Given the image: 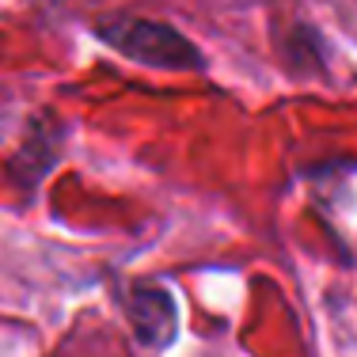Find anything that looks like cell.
Masks as SVG:
<instances>
[{
  "mask_svg": "<svg viewBox=\"0 0 357 357\" xmlns=\"http://www.w3.org/2000/svg\"><path fill=\"white\" fill-rule=\"evenodd\" d=\"M96 35L114 46L118 54L133 57L141 65H156V69H206L198 46L175 27L156 20H133V15H107L96 23Z\"/></svg>",
  "mask_w": 357,
  "mask_h": 357,
  "instance_id": "cell-1",
  "label": "cell"
},
{
  "mask_svg": "<svg viewBox=\"0 0 357 357\" xmlns=\"http://www.w3.org/2000/svg\"><path fill=\"white\" fill-rule=\"evenodd\" d=\"M126 316L137 331V342L152 346V350H164L178 331V312L172 293H164L156 285H133L126 293Z\"/></svg>",
  "mask_w": 357,
  "mask_h": 357,
  "instance_id": "cell-2",
  "label": "cell"
}]
</instances>
